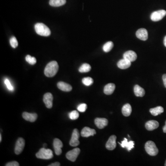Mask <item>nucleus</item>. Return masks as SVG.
Here are the masks:
<instances>
[{
	"instance_id": "obj_1",
	"label": "nucleus",
	"mask_w": 166,
	"mask_h": 166,
	"mask_svg": "<svg viewBox=\"0 0 166 166\" xmlns=\"http://www.w3.org/2000/svg\"><path fill=\"white\" fill-rule=\"evenodd\" d=\"M59 65L56 61H52L49 63L44 69V74L48 77H53L55 76L58 72Z\"/></svg>"
},
{
	"instance_id": "obj_2",
	"label": "nucleus",
	"mask_w": 166,
	"mask_h": 166,
	"mask_svg": "<svg viewBox=\"0 0 166 166\" xmlns=\"http://www.w3.org/2000/svg\"><path fill=\"white\" fill-rule=\"evenodd\" d=\"M35 30L37 34L42 36H48L51 34L49 28L43 23H36L35 25Z\"/></svg>"
},
{
	"instance_id": "obj_3",
	"label": "nucleus",
	"mask_w": 166,
	"mask_h": 166,
	"mask_svg": "<svg viewBox=\"0 0 166 166\" xmlns=\"http://www.w3.org/2000/svg\"><path fill=\"white\" fill-rule=\"evenodd\" d=\"M36 157L42 159H50L53 157V152L50 149H47L45 148L40 149L39 152L36 153Z\"/></svg>"
},
{
	"instance_id": "obj_4",
	"label": "nucleus",
	"mask_w": 166,
	"mask_h": 166,
	"mask_svg": "<svg viewBox=\"0 0 166 166\" xmlns=\"http://www.w3.org/2000/svg\"><path fill=\"white\" fill-rule=\"evenodd\" d=\"M146 152L151 156H155L158 153V149L155 143L152 141H149L145 145Z\"/></svg>"
},
{
	"instance_id": "obj_5",
	"label": "nucleus",
	"mask_w": 166,
	"mask_h": 166,
	"mask_svg": "<svg viewBox=\"0 0 166 166\" xmlns=\"http://www.w3.org/2000/svg\"><path fill=\"white\" fill-rule=\"evenodd\" d=\"M80 135L78 129H75L73 131L72 135V138L69 142V145L71 146L76 147L80 145V141L79 140Z\"/></svg>"
},
{
	"instance_id": "obj_6",
	"label": "nucleus",
	"mask_w": 166,
	"mask_h": 166,
	"mask_svg": "<svg viewBox=\"0 0 166 166\" xmlns=\"http://www.w3.org/2000/svg\"><path fill=\"white\" fill-rule=\"evenodd\" d=\"M166 15V11L165 10H158L152 13L150 15V19L153 21H158L162 20Z\"/></svg>"
},
{
	"instance_id": "obj_7",
	"label": "nucleus",
	"mask_w": 166,
	"mask_h": 166,
	"mask_svg": "<svg viewBox=\"0 0 166 166\" xmlns=\"http://www.w3.org/2000/svg\"><path fill=\"white\" fill-rule=\"evenodd\" d=\"M80 152V149L76 148L68 152L66 154V157L68 160L74 162L77 159Z\"/></svg>"
},
{
	"instance_id": "obj_8",
	"label": "nucleus",
	"mask_w": 166,
	"mask_h": 166,
	"mask_svg": "<svg viewBox=\"0 0 166 166\" xmlns=\"http://www.w3.org/2000/svg\"><path fill=\"white\" fill-rule=\"evenodd\" d=\"M25 146V141L22 138L18 139L16 141L15 147V153L16 155H19L21 153Z\"/></svg>"
},
{
	"instance_id": "obj_9",
	"label": "nucleus",
	"mask_w": 166,
	"mask_h": 166,
	"mask_svg": "<svg viewBox=\"0 0 166 166\" xmlns=\"http://www.w3.org/2000/svg\"><path fill=\"white\" fill-rule=\"evenodd\" d=\"M53 96L50 93H47L43 96V101L47 108H51L53 106Z\"/></svg>"
},
{
	"instance_id": "obj_10",
	"label": "nucleus",
	"mask_w": 166,
	"mask_h": 166,
	"mask_svg": "<svg viewBox=\"0 0 166 166\" xmlns=\"http://www.w3.org/2000/svg\"><path fill=\"white\" fill-rule=\"evenodd\" d=\"M53 146L56 155H59L62 153L61 148L63 147V144L61 140L58 139H55L54 140Z\"/></svg>"
},
{
	"instance_id": "obj_11",
	"label": "nucleus",
	"mask_w": 166,
	"mask_h": 166,
	"mask_svg": "<svg viewBox=\"0 0 166 166\" xmlns=\"http://www.w3.org/2000/svg\"><path fill=\"white\" fill-rule=\"evenodd\" d=\"M116 136L112 135L108 139V141L106 144V147L108 150H114L116 147Z\"/></svg>"
},
{
	"instance_id": "obj_12",
	"label": "nucleus",
	"mask_w": 166,
	"mask_h": 166,
	"mask_svg": "<svg viewBox=\"0 0 166 166\" xmlns=\"http://www.w3.org/2000/svg\"><path fill=\"white\" fill-rule=\"evenodd\" d=\"M136 35L138 39L143 41H146L148 38L147 31L145 28H141L138 30L136 33Z\"/></svg>"
},
{
	"instance_id": "obj_13",
	"label": "nucleus",
	"mask_w": 166,
	"mask_h": 166,
	"mask_svg": "<svg viewBox=\"0 0 166 166\" xmlns=\"http://www.w3.org/2000/svg\"><path fill=\"white\" fill-rule=\"evenodd\" d=\"M96 134V132L94 129H91L89 127H85L81 132L82 137L87 138L89 136H94Z\"/></svg>"
},
{
	"instance_id": "obj_14",
	"label": "nucleus",
	"mask_w": 166,
	"mask_h": 166,
	"mask_svg": "<svg viewBox=\"0 0 166 166\" xmlns=\"http://www.w3.org/2000/svg\"><path fill=\"white\" fill-rule=\"evenodd\" d=\"M96 126L99 129H103L108 124V121L105 118H97L95 120Z\"/></svg>"
},
{
	"instance_id": "obj_15",
	"label": "nucleus",
	"mask_w": 166,
	"mask_h": 166,
	"mask_svg": "<svg viewBox=\"0 0 166 166\" xmlns=\"http://www.w3.org/2000/svg\"><path fill=\"white\" fill-rule=\"evenodd\" d=\"M23 118L27 121L33 122L36 121L37 118V114L36 113H29L25 112L23 113Z\"/></svg>"
},
{
	"instance_id": "obj_16",
	"label": "nucleus",
	"mask_w": 166,
	"mask_h": 166,
	"mask_svg": "<svg viewBox=\"0 0 166 166\" xmlns=\"http://www.w3.org/2000/svg\"><path fill=\"white\" fill-rule=\"evenodd\" d=\"M123 58L128 60L131 62L135 61L137 58V55L135 52L132 50H129L125 52L123 55Z\"/></svg>"
},
{
	"instance_id": "obj_17",
	"label": "nucleus",
	"mask_w": 166,
	"mask_h": 166,
	"mask_svg": "<svg viewBox=\"0 0 166 166\" xmlns=\"http://www.w3.org/2000/svg\"><path fill=\"white\" fill-rule=\"evenodd\" d=\"M159 126V122L155 120L149 121L147 122L146 124V129L150 131L157 129Z\"/></svg>"
},
{
	"instance_id": "obj_18",
	"label": "nucleus",
	"mask_w": 166,
	"mask_h": 166,
	"mask_svg": "<svg viewBox=\"0 0 166 166\" xmlns=\"http://www.w3.org/2000/svg\"><path fill=\"white\" fill-rule=\"evenodd\" d=\"M131 62L127 59L123 58L120 60L117 63V66L120 69H126L131 66Z\"/></svg>"
},
{
	"instance_id": "obj_19",
	"label": "nucleus",
	"mask_w": 166,
	"mask_h": 166,
	"mask_svg": "<svg viewBox=\"0 0 166 166\" xmlns=\"http://www.w3.org/2000/svg\"><path fill=\"white\" fill-rule=\"evenodd\" d=\"M57 87L59 89L65 92H69L72 90V86L64 82H59L57 83Z\"/></svg>"
},
{
	"instance_id": "obj_20",
	"label": "nucleus",
	"mask_w": 166,
	"mask_h": 166,
	"mask_svg": "<svg viewBox=\"0 0 166 166\" xmlns=\"http://www.w3.org/2000/svg\"><path fill=\"white\" fill-rule=\"evenodd\" d=\"M119 144L121 145L122 148H126L128 152L134 147V143L133 141L128 142L127 139L126 138H124V140L122 141L121 144L119 142Z\"/></svg>"
},
{
	"instance_id": "obj_21",
	"label": "nucleus",
	"mask_w": 166,
	"mask_h": 166,
	"mask_svg": "<svg viewBox=\"0 0 166 166\" xmlns=\"http://www.w3.org/2000/svg\"><path fill=\"white\" fill-rule=\"evenodd\" d=\"M115 89V85L113 83H109L106 85L104 88V93L106 95H109L114 92Z\"/></svg>"
},
{
	"instance_id": "obj_22",
	"label": "nucleus",
	"mask_w": 166,
	"mask_h": 166,
	"mask_svg": "<svg viewBox=\"0 0 166 166\" xmlns=\"http://www.w3.org/2000/svg\"><path fill=\"white\" fill-rule=\"evenodd\" d=\"M134 92L136 96H139V97L144 96L146 93L144 89L137 85H135L134 87Z\"/></svg>"
},
{
	"instance_id": "obj_23",
	"label": "nucleus",
	"mask_w": 166,
	"mask_h": 166,
	"mask_svg": "<svg viewBox=\"0 0 166 166\" xmlns=\"http://www.w3.org/2000/svg\"><path fill=\"white\" fill-rule=\"evenodd\" d=\"M132 107L129 103H127L123 106L122 108V113L123 115L126 117L130 116L132 113Z\"/></svg>"
},
{
	"instance_id": "obj_24",
	"label": "nucleus",
	"mask_w": 166,
	"mask_h": 166,
	"mask_svg": "<svg viewBox=\"0 0 166 166\" xmlns=\"http://www.w3.org/2000/svg\"><path fill=\"white\" fill-rule=\"evenodd\" d=\"M149 112L154 116H157L159 114H161L164 112V108L162 107L158 106L154 108H150Z\"/></svg>"
},
{
	"instance_id": "obj_25",
	"label": "nucleus",
	"mask_w": 166,
	"mask_h": 166,
	"mask_svg": "<svg viewBox=\"0 0 166 166\" xmlns=\"http://www.w3.org/2000/svg\"><path fill=\"white\" fill-rule=\"evenodd\" d=\"M66 0H50L49 5L52 7H58L66 4Z\"/></svg>"
},
{
	"instance_id": "obj_26",
	"label": "nucleus",
	"mask_w": 166,
	"mask_h": 166,
	"mask_svg": "<svg viewBox=\"0 0 166 166\" xmlns=\"http://www.w3.org/2000/svg\"><path fill=\"white\" fill-rule=\"evenodd\" d=\"M92 67L89 64L87 63H84L79 68V71L80 73H88L90 71Z\"/></svg>"
},
{
	"instance_id": "obj_27",
	"label": "nucleus",
	"mask_w": 166,
	"mask_h": 166,
	"mask_svg": "<svg viewBox=\"0 0 166 166\" xmlns=\"http://www.w3.org/2000/svg\"><path fill=\"white\" fill-rule=\"evenodd\" d=\"M114 47V43L112 42L109 41L105 43L103 45L102 49L103 51L106 53L109 52Z\"/></svg>"
},
{
	"instance_id": "obj_28",
	"label": "nucleus",
	"mask_w": 166,
	"mask_h": 166,
	"mask_svg": "<svg viewBox=\"0 0 166 166\" xmlns=\"http://www.w3.org/2000/svg\"><path fill=\"white\" fill-rule=\"evenodd\" d=\"M93 80L90 77H86L82 79V83L86 86H90L93 83Z\"/></svg>"
},
{
	"instance_id": "obj_29",
	"label": "nucleus",
	"mask_w": 166,
	"mask_h": 166,
	"mask_svg": "<svg viewBox=\"0 0 166 166\" xmlns=\"http://www.w3.org/2000/svg\"><path fill=\"white\" fill-rule=\"evenodd\" d=\"M26 61L31 65H33L36 62V60L35 57H33L31 55H27L26 57Z\"/></svg>"
},
{
	"instance_id": "obj_30",
	"label": "nucleus",
	"mask_w": 166,
	"mask_h": 166,
	"mask_svg": "<svg viewBox=\"0 0 166 166\" xmlns=\"http://www.w3.org/2000/svg\"><path fill=\"white\" fill-rule=\"evenodd\" d=\"M69 117L72 120H77L79 117V113L76 110H74L69 114Z\"/></svg>"
},
{
	"instance_id": "obj_31",
	"label": "nucleus",
	"mask_w": 166,
	"mask_h": 166,
	"mask_svg": "<svg viewBox=\"0 0 166 166\" xmlns=\"http://www.w3.org/2000/svg\"><path fill=\"white\" fill-rule=\"evenodd\" d=\"M10 43L11 46L13 48L15 49L17 48L18 46V42L16 37L14 36H12L10 39Z\"/></svg>"
},
{
	"instance_id": "obj_32",
	"label": "nucleus",
	"mask_w": 166,
	"mask_h": 166,
	"mask_svg": "<svg viewBox=\"0 0 166 166\" xmlns=\"http://www.w3.org/2000/svg\"><path fill=\"white\" fill-rule=\"evenodd\" d=\"M87 108V105L85 103H82L78 106L77 109L80 112H85Z\"/></svg>"
},
{
	"instance_id": "obj_33",
	"label": "nucleus",
	"mask_w": 166,
	"mask_h": 166,
	"mask_svg": "<svg viewBox=\"0 0 166 166\" xmlns=\"http://www.w3.org/2000/svg\"><path fill=\"white\" fill-rule=\"evenodd\" d=\"M5 84L6 86H7V87L8 88L9 90L12 91L14 90V87L13 86L11 85V83H10V81L8 79H6L5 80Z\"/></svg>"
},
{
	"instance_id": "obj_34",
	"label": "nucleus",
	"mask_w": 166,
	"mask_h": 166,
	"mask_svg": "<svg viewBox=\"0 0 166 166\" xmlns=\"http://www.w3.org/2000/svg\"><path fill=\"white\" fill-rule=\"evenodd\" d=\"M6 166H19L20 164L16 161H13L8 162L6 164Z\"/></svg>"
},
{
	"instance_id": "obj_35",
	"label": "nucleus",
	"mask_w": 166,
	"mask_h": 166,
	"mask_svg": "<svg viewBox=\"0 0 166 166\" xmlns=\"http://www.w3.org/2000/svg\"><path fill=\"white\" fill-rule=\"evenodd\" d=\"M162 80H163L164 86L166 88V74H164L163 75V76H162Z\"/></svg>"
},
{
	"instance_id": "obj_36",
	"label": "nucleus",
	"mask_w": 166,
	"mask_h": 166,
	"mask_svg": "<svg viewBox=\"0 0 166 166\" xmlns=\"http://www.w3.org/2000/svg\"><path fill=\"white\" fill-rule=\"evenodd\" d=\"M61 165L60 162H55L54 163H52V164H50V165H48L49 166H60Z\"/></svg>"
},
{
	"instance_id": "obj_37",
	"label": "nucleus",
	"mask_w": 166,
	"mask_h": 166,
	"mask_svg": "<svg viewBox=\"0 0 166 166\" xmlns=\"http://www.w3.org/2000/svg\"><path fill=\"white\" fill-rule=\"evenodd\" d=\"M163 131L164 133H166V121L165 122V125L163 127Z\"/></svg>"
},
{
	"instance_id": "obj_38",
	"label": "nucleus",
	"mask_w": 166,
	"mask_h": 166,
	"mask_svg": "<svg viewBox=\"0 0 166 166\" xmlns=\"http://www.w3.org/2000/svg\"><path fill=\"white\" fill-rule=\"evenodd\" d=\"M164 44L165 46L166 47V36H165L164 39Z\"/></svg>"
},
{
	"instance_id": "obj_39",
	"label": "nucleus",
	"mask_w": 166,
	"mask_h": 166,
	"mask_svg": "<svg viewBox=\"0 0 166 166\" xmlns=\"http://www.w3.org/2000/svg\"><path fill=\"white\" fill-rule=\"evenodd\" d=\"M2 134H0V142H2Z\"/></svg>"
},
{
	"instance_id": "obj_40",
	"label": "nucleus",
	"mask_w": 166,
	"mask_h": 166,
	"mask_svg": "<svg viewBox=\"0 0 166 166\" xmlns=\"http://www.w3.org/2000/svg\"><path fill=\"white\" fill-rule=\"evenodd\" d=\"M43 146H44V148H45V147L47 146V145L46 144H44V145H43Z\"/></svg>"
},
{
	"instance_id": "obj_41",
	"label": "nucleus",
	"mask_w": 166,
	"mask_h": 166,
	"mask_svg": "<svg viewBox=\"0 0 166 166\" xmlns=\"http://www.w3.org/2000/svg\"><path fill=\"white\" fill-rule=\"evenodd\" d=\"M165 166H166V162H165Z\"/></svg>"
}]
</instances>
